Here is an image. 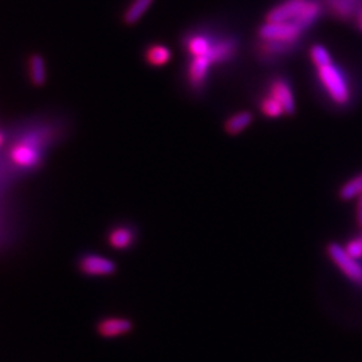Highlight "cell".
<instances>
[{
	"mask_svg": "<svg viewBox=\"0 0 362 362\" xmlns=\"http://www.w3.org/2000/svg\"><path fill=\"white\" fill-rule=\"evenodd\" d=\"M317 76L327 97L334 104L338 106H346L349 104L351 91H350L348 79L342 70L330 64V65L317 69Z\"/></svg>",
	"mask_w": 362,
	"mask_h": 362,
	"instance_id": "6da1fadb",
	"label": "cell"
},
{
	"mask_svg": "<svg viewBox=\"0 0 362 362\" xmlns=\"http://www.w3.org/2000/svg\"><path fill=\"white\" fill-rule=\"evenodd\" d=\"M327 255L350 282L362 286V264L357 262V259L350 257L345 247L332 243L327 246Z\"/></svg>",
	"mask_w": 362,
	"mask_h": 362,
	"instance_id": "7a4b0ae2",
	"label": "cell"
},
{
	"mask_svg": "<svg viewBox=\"0 0 362 362\" xmlns=\"http://www.w3.org/2000/svg\"><path fill=\"white\" fill-rule=\"evenodd\" d=\"M303 31L294 22H266L259 27L258 37L263 40L299 43Z\"/></svg>",
	"mask_w": 362,
	"mask_h": 362,
	"instance_id": "3957f363",
	"label": "cell"
},
{
	"mask_svg": "<svg viewBox=\"0 0 362 362\" xmlns=\"http://www.w3.org/2000/svg\"><path fill=\"white\" fill-rule=\"evenodd\" d=\"M10 157L16 167L31 169L35 168L40 163L42 153L39 151L37 143L28 139V140H23L22 143L16 144L10 153Z\"/></svg>",
	"mask_w": 362,
	"mask_h": 362,
	"instance_id": "277c9868",
	"label": "cell"
},
{
	"mask_svg": "<svg viewBox=\"0 0 362 362\" xmlns=\"http://www.w3.org/2000/svg\"><path fill=\"white\" fill-rule=\"evenodd\" d=\"M325 11L332 13L338 21L351 22L362 11V0H321Z\"/></svg>",
	"mask_w": 362,
	"mask_h": 362,
	"instance_id": "5b68a950",
	"label": "cell"
},
{
	"mask_svg": "<svg viewBox=\"0 0 362 362\" xmlns=\"http://www.w3.org/2000/svg\"><path fill=\"white\" fill-rule=\"evenodd\" d=\"M309 0H282L266 15V22H294Z\"/></svg>",
	"mask_w": 362,
	"mask_h": 362,
	"instance_id": "8992f818",
	"label": "cell"
},
{
	"mask_svg": "<svg viewBox=\"0 0 362 362\" xmlns=\"http://www.w3.org/2000/svg\"><path fill=\"white\" fill-rule=\"evenodd\" d=\"M79 270L88 276H109L116 272V264L112 259L89 254L81 259Z\"/></svg>",
	"mask_w": 362,
	"mask_h": 362,
	"instance_id": "52a82bcc",
	"label": "cell"
},
{
	"mask_svg": "<svg viewBox=\"0 0 362 362\" xmlns=\"http://www.w3.org/2000/svg\"><path fill=\"white\" fill-rule=\"evenodd\" d=\"M239 43L233 37H224V38L214 39L211 52L208 54L209 61L212 65H221L233 61L236 57Z\"/></svg>",
	"mask_w": 362,
	"mask_h": 362,
	"instance_id": "ba28073f",
	"label": "cell"
},
{
	"mask_svg": "<svg viewBox=\"0 0 362 362\" xmlns=\"http://www.w3.org/2000/svg\"><path fill=\"white\" fill-rule=\"evenodd\" d=\"M269 94L274 97L282 107L285 109L286 115L291 116L296 112V100L291 88L285 78H274L269 85Z\"/></svg>",
	"mask_w": 362,
	"mask_h": 362,
	"instance_id": "9c48e42d",
	"label": "cell"
},
{
	"mask_svg": "<svg viewBox=\"0 0 362 362\" xmlns=\"http://www.w3.org/2000/svg\"><path fill=\"white\" fill-rule=\"evenodd\" d=\"M212 62L209 61L208 57H197L191 59L187 70V77H188V83L191 85L192 89L200 90L206 86Z\"/></svg>",
	"mask_w": 362,
	"mask_h": 362,
	"instance_id": "30bf717a",
	"label": "cell"
},
{
	"mask_svg": "<svg viewBox=\"0 0 362 362\" xmlns=\"http://www.w3.org/2000/svg\"><path fill=\"white\" fill-rule=\"evenodd\" d=\"M133 329V324L124 317H107L97 325V333L103 338L125 336Z\"/></svg>",
	"mask_w": 362,
	"mask_h": 362,
	"instance_id": "8fae6325",
	"label": "cell"
},
{
	"mask_svg": "<svg viewBox=\"0 0 362 362\" xmlns=\"http://www.w3.org/2000/svg\"><path fill=\"white\" fill-rule=\"evenodd\" d=\"M298 43L259 39L258 45H257V50H258L259 57L267 58V59H272V58H279V57L288 55L290 52H294V49H296Z\"/></svg>",
	"mask_w": 362,
	"mask_h": 362,
	"instance_id": "7c38bea8",
	"label": "cell"
},
{
	"mask_svg": "<svg viewBox=\"0 0 362 362\" xmlns=\"http://www.w3.org/2000/svg\"><path fill=\"white\" fill-rule=\"evenodd\" d=\"M214 39L209 38L207 34H192L185 38V50L191 58L208 57L211 52Z\"/></svg>",
	"mask_w": 362,
	"mask_h": 362,
	"instance_id": "4fadbf2b",
	"label": "cell"
},
{
	"mask_svg": "<svg viewBox=\"0 0 362 362\" xmlns=\"http://www.w3.org/2000/svg\"><path fill=\"white\" fill-rule=\"evenodd\" d=\"M134 239H136V235H134L133 228L127 227V226L117 227L109 233V245L116 250L129 248L133 245Z\"/></svg>",
	"mask_w": 362,
	"mask_h": 362,
	"instance_id": "5bb4252c",
	"label": "cell"
},
{
	"mask_svg": "<svg viewBox=\"0 0 362 362\" xmlns=\"http://www.w3.org/2000/svg\"><path fill=\"white\" fill-rule=\"evenodd\" d=\"M172 58V52L165 45L155 43L151 45L145 52V59L146 62L153 67H161L168 64Z\"/></svg>",
	"mask_w": 362,
	"mask_h": 362,
	"instance_id": "9a60e30c",
	"label": "cell"
},
{
	"mask_svg": "<svg viewBox=\"0 0 362 362\" xmlns=\"http://www.w3.org/2000/svg\"><path fill=\"white\" fill-rule=\"evenodd\" d=\"M153 1L155 0H132V3L124 13V22L129 26L136 25L152 7Z\"/></svg>",
	"mask_w": 362,
	"mask_h": 362,
	"instance_id": "2e32d148",
	"label": "cell"
},
{
	"mask_svg": "<svg viewBox=\"0 0 362 362\" xmlns=\"http://www.w3.org/2000/svg\"><path fill=\"white\" fill-rule=\"evenodd\" d=\"M254 116L251 112H239V113H235L233 116L230 117L226 124H224V129L231 134V136H236L239 133H242L243 130L246 129L247 127L252 122Z\"/></svg>",
	"mask_w": 362,
	"mask_h": 362,
	"instance_id": "e0dca14e",
	"label": "cell"
},
{
	"mask_svg": "<svg viewBox=\"0 0 362 362\" xmlns=\"http://www.w3.org/2000/svg\"><path fill=\"white\" fill-rule=\"evenodd\" d=\"M28 76L35 86H42L46 82V65L40 55H33L28 59Z\"/></svg>",
	"mask_w": 362,
	"mask_h": 362,
	"instance_id": "ac0fdd59",
	"label": "cell"
},
{
	"mask_svg": "<svg viewBox=\"0 0 362 362\" xmlns=\"http://www.w3.org/2000/svg\"><path fill=\"white\" fill-rule=\"evenodd\" d=\"M259 107H260V112L269 118H278V117L286 115L282 105L279 104L270 94H267L266 97H263L260 100Z\"/></svg>",
	"mask_w": 362,
	"mask_h": 362,
	"instance_id": "d6986e66",
	"label": "cell"
},
{
	"mask_svg": "<svg viewBox=\"0 0 362 362\" xmlns=\"http://www.w3.org/2000/svg\"><path fill=\"white\" fill-rule=\"evenodd\" d=\"M362 194V173L345 182L339 189V197L342 200H350L354 197H360Z\"/></svg>",
	"mask_w": 362,
	"mask_h": 362,
	"instance_id": "ffe728a7",
	"label": "cell"
},
{
	"mask_svg": "<svg viewBox=\"0 0 362 362\" xmlns=\"http://www.w3.org/2000/svg\"><path fill=\"white\" fill-rule=\"evenodd\" d=\"M310 59L311 62L314 64V66H315L317 69L333 64L330 52H327V49L324 47L322 45H314V46L311 47Z\"/></svg>",
	"mask_w": 362,
	"mask_h": 362,
	"instance_id": "44dd1931",
	"label": "cell"
},
{
	"mask_svg": "<svg viewBox=\"0 0 362 362\" xmlns=\"http://www.w3.org/2000/svg\"><path fill=\"white\" fill-rule=\"evenodd\" d=\"M345 250L348 251L350 257L354 259L362 258V235L358 238H354L353 240H350L349 243L345 246Z\"/></svg>",
	"mask_w": 362,
	"mask_h": 362,
	"instance_id": "7402d4cb",
	"label": "cell"
},
{
	"mask_svg": "<svg viewBox=\"0 0 362 362\" xmlns=\"http://www.w3.org/2000/svg\"><path fill=\"white\" fill-rule=\"evenodd\" d=\"M357 223L362 228V194L358 197V207H357Z\"/></svg>",
	"mask_w": 362,
	"mask_h": 362,
	"instance_id": "603a6c76",
	"label": "cell"
},
{
	"mask_svg": "<svg viewBox=\"0 0 362 362\" xmlns=\"http://www.w3.org/2000/svg\"><path fill=\"white\" fill-rule=\"evenodd\" d=\"M356 23H357V26L362 31V11L358 13V16H357V19H356Z\"/></svg>",
	"mask_w": 362,
	"mask_h": 362,
	"instance_id": "cb8c5ba5",
	"label": "cell"
},
{
	"mask_svg": "<svg viewBox=\"0 0 362 362\" xmlns=\"http://www.w3.org/2000/svg\"><path fill=\"white\" fill-rule=\"evenodd\" d=\"M3 143H4V136H3V133L0 132V146L3 145Z\"/></svg>",
	"mask_w": 362,
	"mask_h": 362,
	"instance_id": "d4e9b609",
	"label": "cell"
}]
</instances>
